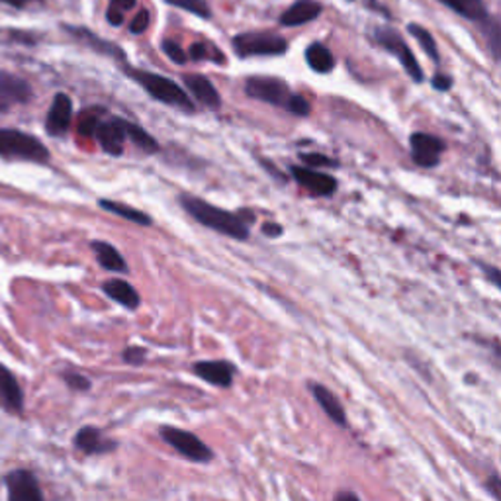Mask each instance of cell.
Returning a JSON list of instances; mask_svg holds the SVG:
<instances>
[{
    "mask_svg": "<svg viewBox=\"0 0 501 501\" xmlns=\"http://www.w3.org/2000/svg\"><path fill=\"white\" fill-rule=\"evenodd\" d=\"M3 3L10 5V6H16V8H22L30 3V0H3Z\"/></svg>",
    "mask_w": 501,
    "mask_h": 501,
    "instance_id": "obj_43",
    "label": "cell"
},
{
    "mask_svg": "<svg viewBox=\"0 0 501 501\" xmlns=\"http://www.w3.org/2000/svg\"><path fill=\"white\" fill-rule=\"evenodd\" d=\"M32 98V87L24 78L0 71V112H6L16 104H26Z\"/></svg>",
    "mask_w": 501,
    "mask_h": 501,
    "instance_id": "obj_11",
    "label": "cell"
},
{
    "mask_svg": "<svg viewBox=\"0 0 501 501\" xmlns=\"http://www.w3.org/2000/svg\"><path fill=\"white\" fill-rule=\"evenodd\" d=\"M163 51L169 59H173V63H179V65L187 63V54H184L182 47H179L175 42H163Z\"/></svg>",
    "mask_w": 501,
    "mask_h": 501,
    "instance_id": "obj_34",
    "label": "cell"
},
{
    "mask_svg": "<svg viewBox=\"0 0 501 501\" xmlns=\"http://www.w3.org/2000/svg\"><path fill=\"white\" fill-rule=\"evenodd\" d=\"M148 28H149V12L141 10L139 15L134 16V20L129 22V32L131 34H143Z\"/></svg>",
    "mask_w": 501,
    "mask_h": 501,
    "instance_id": "obj_35",
    "label": "cell"
},
{
    "mask_svg": "<svg viewBox=\"0 0 501 501\" xmlns=\"http://www.w3.org/2000/svg\"><path fill=\"white\" fill-rule=\"evenodd\" d=\"M148 349H145V347H139V345H129V347H126L124 349V353H122V359H124V363L126 364H129V366H141V364H145V361H148Z\"/></svg>",
    "mask_w": 501,
    "mask_h": 501,
    "instance_id": "obj_30",
    "label": "cell"
},
{
    "mask_svg": "<svg viewBox=\"0 0 501 501\" xmlns=\"http://www.w3.org/2000/svg\"><path fill=\"white\" fill-rule=\"evenodd\" d=\"M184 212L194 218L204 228L231 237L235 241H247L250 235V228L241 220L240 214L228 212V210L210 204L202 198H196L192 194H182L179 198Z\"/></svg>",
    "mask_w": 501,
    "mask_h": 501,
    "instance_id": "obj_1",
    "label": "cell"
},
{
    "mask_svg": "<svg viewBox=\"0 0 501 501\" xmlns=\"http://www.w3.org/2000/svg\"><path fill=\"white\" fill-rule=\"evenodd\" d=\"M124 128H126V136L134 141L143 153H155L157 149H159V143H157L141 126H136V124L124 120Z\"/></svg>",
    "mask_w": 501,
    "mask_h": 501,
    "instance_id": "obj_26",
    "label": "cell"
},
{
    "mask_svg": "<svg viewBox=\"0 0 501 501\" xmlns=\"http://www.w3.org/2000/svg\"><path fill=\"white\" fill-rule=\"evenodd\" d=\"M190 59H194V61L208 59V49H206L202 44L192 46V47H190Z\"/></svg>",
    "mask_w": 501,
    "mask_h": 501,
    "instance_id": "obj_41",
    "label": "cell"
},
{
    "mask_svg": "<svg viewBox=\"0 0 501 501\" xmlns=\"http://www.w3.org/2000/svg\"><path fill=\"white\" fill-rule=\"evenodd\" d=\"M306 61H308V65H310V67L315 73H329V71L333 69V65H335V59L332 56V51H329L322 44H312L306 49Z\"/></svg>",
    "mask_w": 501,
    "mask_h": 501,
    "instance_id": "obj_25",
    "label": "cell"
},
{
    "mask_svg": "<svg viewBox=\"0 0 501 501\" xmlns=\"http://www.w3.org/2000/svg\"><path fill=\"white\" fill-rule=\"evenodd\" d=\"M167 3L179 6L182 10H189L200 18H210V15H212V12H210V6L206 5V0H167Z\"/></svg>",
    "mask_w": 501,
    "mask_h": 501,
    "instance_id": "obj_29",
    "label": "cell"
},
{
    "mask_svg": "<svg viewBox=\"0 0 501 501\" xmlns=\"http://www.w3.org/2000/svg\"><path fill=\"white\" fill-rule=\"evenodd\" d=\"M73 445L77 451H81L87 456H97V455H108L114 453L118 448V443L110 437H107L98 427H81L77 431Z\"/></svg>",
    "mask_w": 501,
    "mask_h": 501,
    "instance_id": "obj_10",
    "label": "cell"
},
{
    "mask_svg": "<svg viewBox=\"0 0 501 501\" xmlns=\"http://www.w3.org/2000/svg\"><path fill=\"white\" fill-rule=\"evenodd\" d=\"M98 124H100L98 116L95 112H87V114H83L81 122H78V131H81L83 136H95Z\"/></svg>",
    "mask_w": 501,
    "mask_h": 501,
    "instance_id": "obj_33",
    "label": "cell"
},
{
    "mask_svg": "<svg viewBox=\"0 0 501 501\" xmlns=\"http://www.w3.org/2000/svg\"><path fill=\"white\" fill-rule=\"evenodd\" d=\"M184 85H187V88L204 104V107L212 108V110H218L221 107V98L210 78H206L202 75H189V77H184Z\"/></svg>",
    "mask_w": 501,
    "mask_h": 501,
    "instance_id": "obj_20",
    "label": "cell"
},
{
    "mask_svg": "<svg viewBox=\"0 0 501 501\" xmlns=\"http://www.w3.org/2000/svg\"><path fill=\"white\" fill-rule=\"evenodd\" d=\"M261 231H262V235H267L269 240H276V237H281L284 233V228L281 226V223L267 221V223H262Z\"/></svg>",
    "mask_w": 501,
    "mask_h": 501,
    "instance_id": "obj_37",
    "label": "cell"
},
{
    "mask_svg": "<svg viewBox=\"0 0 501 501\" xmlns=\"http://www.w3.org/2000/svg\"><path fill=\"white\" fill-rule=\"evenodd\" d=\"M433 87L437 90H448L453 87V78L448 75H443V73H437L433 77Z\"/></svg>",
    "mask_w": 501,
    "mask_h": 501,
    "instance_id": "obj_39",
    "label": "cell"
},
{
    "mask_svg": "<svg viewBox=\"0 0 501 501\" xmlns=\"http://www.w3.org/2000/svg\"><path fill=\"white\" fill-rule=\"evenodd\" d=\"M478 267L484 271V272H490V274H487V279H490V282L494 284V286H497L499 288V269L497 267H490V265H484V262H478Z\"/></svg>",
    "mask_w": 501,
    "mask_h": 501,
    "instance_id": "obj_40",
    "label": "cell"
},
{
    "mask_svg": "<svg viewBox=\"0 0 501 501\" xmlns=\"http://www.w3.org/2000/svg\"><path fill=\"white\" fill-rule=\"evenodd\" d=\"M294 180L310 190L315 196H333L337 190V180L332 175L320 173V170L310 169V167H292L290 169Z\"/></svg>",
    "mask_w": 501,
    "mask_h": 501,
    "instance_id": "obj_13",
    "label": "cell"
},
{
    "mask_svg": "<svg viewBox=\"0 0 501 501\" xmlns=\"http://www.w3.org/2000/svg\"><path fill=\"white\" fill-rule=\"evenodd\" d=\"M138 5V0H110L107 18L112 26H120L124 22L126 12Z\"/></svg>",
    "mask_w": 501,
    "mask_h": 501,
    "instance_id": "obj_28",
    "label": "cell"
},
{
    "mask_svg": "<svg viewBox=\"0 0 501 501\" xmlns=\"http://www.w3.org/2000/svg\"><path fill=\"white\" fill-rule=\"evenodd\" d=\"M102 292L129 312H136L141 306L139 292L124 279H108L102 284Z\"/></svg>",
    "mask_w": 501,
    "mask_h": 501,
    "instance_id": "obj_18",
    "label": "cell"
},
{
    "mask_svg": "<svg viewBox=\"0 0 501 501\" xmlns=\"http://www.w3.org/2000/svg\"><path fill=\"white\" fill-rule=\"evenodd\" d=\"M63 380L65 384L75 392H88L92 388V382L85 374H78V373H65Z\"/></svg>",
    "mask_w": 501,
    "mask_h": 501,
    "instance_id": "obj_31",
    "label": "cell"
},
{
    "mask_svg": "<svg viewBox=\"0 0 501 501\" xmlns=\"http://www.w3.org/2000/svg\"><path fill=\"white\" fill-rule=\"evenodd\" d=\"M8 487V501H44L42 487L30 470H15L5 478Z\"/></svg>",
    "mask_w": 501,
    "mask_h": 501,
    "instance_id": "obj_9",
    "label": "cell"
},
{
    "mask_svg": "<svg viewBox=\"0 0 501 501\" xmlns=\"http://www.w3.org/2000/svg\"><path fill=\"white\" fill-rule=\"evenodd\" d=\"M90 249L95 250L98 265H100L104 271L118 272V274H128V271H129L128 262H126V259L122 257L120 250H118L112 243L97 240V241H90Z\"/></svg>",
    "mask_w": 501,
    "mask_h": 501,
    "instance_id": "obj_19",
    "label": "cell"
},
{
    "mask_svg": "<svg viewBox=\"0 0 501 501\" xmlns=\"http://www.w3.org/2000/svg\"><path fill=\"white\" fill-rule=\"evenodd\" d=\"M445 6L455 10L456 15H460L466 20H484L487 16L486 6L482 0H441Z\"/></svg>",
    "mask_w": 501,
    "mask_h": 501,
    "instance_id": "obj_24",
    "label": "cell"
},
{
    "mask_svg": "<svg viewBox=\"0 0 501 501\" xmlns=\"http://www.w3.org/2000/svg\"><path fill=\"white\" fill-rule=\"evenodd\" d=\"M376 39L378 44L382 47H386L390 54H394L395 57H398V61L402 63V67L405 69V73L410 75L415 83H421L424 81V69L419 67V63L414 56V51L410 49V46H407L404 42V37L395 34L394 30H386V28H380L376 30Z\"/></svg>",
    "mask_w": 501,
    "mask_h": 501,
    "instance_id": "obj_7",
    "label": "cell"
},
{
    "mask_svg": "<svg viewBox=\"0 0 501 501\" xmlns=\"http://www.w3.org/2000/svg\"><path fill=\"white\" fill-rule=\"evenodd\" d=\"M286 39L267 32H247L233 39V47L241 57L259 56H282L286 51Z\"/></svg>",
    "mask_w": 501,
    "mask_h": 501,
    "instance_id": "obj_5",
    "label": "cell"
},
{
    "mask_svg": "<svg viewBox=\"0 0 501 501\" xmlns=\"http://www.w3.org/2000/svg\"><path fill=\"white\" fill-rule=\"evenodd\" d=\"M71 118H73V102L67 95L59 92V95H56L54 102H51L46 128L51 136H63L71 126Z\"/></svg>",
    "mask_w": 501,
    "mask_h": 501,
    "instance_id": "obj_17",
    "label": "cell"
},
{
    "mask_svg": "<svg viewBox=\"0 0 501 501\" xmlns=\"http://www.w3.org/2000/svg\"><path fill=\"white\" fill-rule=\"evenodd\" d=\"M245 92L250 98L274 104V107H286L292 97L288 85L274 77H250L245 83Z\"/></svg>",
    "mask_w": 501,
    "mask_h": 501,
    "instance_id": "obj_6",
    "label": "cell"
},
{
    "mask_svg": "<svg viewBox=\"0 0 501 501\" xmlns=\"http://www.w3.org/2000/svg\"><path fill=\"white\" fill-rule=\"evenodd\" d=\"M98 206L102 210H107V212L118 216V218H124L129 223H136V226H139V228L153 226V218L149 214L141 212V210H138L134 206H128V204H122V202H114V200H100Z\"/></svg>",
    "mask_w": 501,
    "mask_h": 501,
    "instance_id": "obj_22",
    "label": "cell"
},
{
    "mask_svg": "<svg viewBox=\"0 0 501 501\" xmlns=\"http://www.w3.org/2000/svg\"><path fill=\"white\" fill-rule=\"evenodd\" d=\"M302 159H304L310 169H315V167H335L337 163L329 159V157L325 155H318V153H312V155H302Z\"/></svg>",
    "mask_w": 501,
    "mask_h": 501,
    "instance_id": "obj_36",
    "label": "cell"
},
{
    "mask_svg": "<svg viewBox=\"0 0 501 501\" xmlns=\"http://www.w3.org/2000/svg\"><path fill=\"white\" fill-rule=\"evenodd\" d=\"M0 405L6 412L20 415L24 410V392L16 376L12 374L5 364H0Z\"/></svg>",
    "mask_w": 501,
    "mask_h": 501,
    "instance_id": "obj_16",
    "label": "cell"
},
{
    "mask_svg": "<svg viewBox=\"0 0 501 501\" xmlns=\"http://www.w3.org/2000/svg\"><path fill=\"white\" fill-rule=\"evenodd\" d=\"M192 374L216 388L228 390L233 384L237 366L230 361H198L192 364Z\"/></svg>",
    "mask_w": 501,
    "mask_h": 501,
    "instance_id": "obj_8",
    "label": "cell"
},
{
    "mask_svg": "<svg viewBox=\"0 0 501 501\" xmlns=\"http://www.w3.org/2000/svg\"><path fill=\"white\" fill-rule=\"evenodd\" d=\"M95 136L100 143V148L108 155H122L124 153V143H126V128L122 118H112L108 122H100Z\"/></svg>",
    "mask_w": 501,
    "mask_h": 501,
    "instance_id": "obj_15",
    "label": "cell"
},
{
    "mask_svg": "<svg viewBox=\"0 0 501 501\" xmlns=\"http://www.w3.org/2000/svg\"><path fill=\"white\" fill-rule=\"evenodd\" d=\"M333 501H361V497L354 494V492H349V490H343V492H337Z\"/></svg>",
    "mask_w": 501,
    "mask_h": 501,
    "instance_id": "obj_42",
    "label": "cell"
},
{
    "mask_svg": "<svg viewBox=\"0 0 501 501\" xmlns=\"http://www.w3.org/2000/svg\"><path fill=\"white\" fill-rule=\"evenodd\" d=\"M320 15H322V6L315 3V0H298L296 5L290 6L281 16V22H282V26L292 28V26L308 24V22L318 18Z\"/></svg>",
    "mask_w": 501,
    "mask_h": 501,
    "instance_id": "obj_21",
    "label": "cell"
},
{
    "mask_svg": "<svg viewBox=\"0 0 501 501\" xmlns=\"http://www.w3.org/2000/svg\"><path fill=\"white\" fill-rule=\"evenodd\" d=\"M0 155L6 159L47 163L49 151L37 138L18 129H0Z\"/></svg>",
    "mask_w": 501,
    "mask_h": 501,
    "instance_id": "obj_3",
    "label": "cell"
},
{
    "mask_svg": "<svg viewBox=\"0 0 501 501\" xmlns=\"http://www.w3.org/2000/svg\"><path fill=\"white\" fill-rule=\"evenodd\" d=\"M159 437L177 451L180 456L192 460L196 465H208L214 460V451L210 448L198 435L180 429V427H173V425H163L159 427Z\"/></svg>",
    "mask_w": 501,
    "mask_h": 501,
    "instance_id": "obj_4",
    "label": "cell"
},
{
    "mask_svg": "<svg viewBox=\"0 0 501 501\" xmlns=\"http://www.w3.org/2000/svg\"><path fill=\"white\" fill-rule=\"evenodd\" d=\"M486 490H490V494H492L496 499H499V494H501V478L497 476L496 472L492 474L490 478L486 480Z\"/></svg>",
    "mask_w": 501,
    "mask_h": 501,
    "instance_id": "obj_38",
    "label": "cell"
},
{
    "mask_svg": "<svg viewBox=\"0 0 501 501\" xmlns=\"http://www.w3.org/2000/svg\"><path fill=\"white\" fill-rule=\"evenodd\" d=\"M410 145H412V157L415 165L425 169L439 165L441 155L445 151L443 139L429 134H414L410 139Z\"/></svg>",
    "mask_w": 501,
    "mask_h": 501,
    "instance_id": "obj_12",
    "label": "cell"
},
{
    "mask_svg": "<svg viewBox=\"0 0 501 501\" xmlns=\"http://www.w3.org/2000/svg\"><path fill=\"white\" fill-rule=\"evenodd\" d=\"M308 392L313 395V400L318 402V405L323 410V414L333 421L335 425L339 427H347L349 421H347V414H345V407L341 405V402L337 400V395L329 390L327 386L320 384V382H313L310 380L308 382Z\"/></svg>",
    "mask_w": 501,
    "mask_h": 501,
    "instance_id": "obj_14",
    "label": "cell"
},
{
    "mask_svg": "<svg viewBox=\"0 0 501 501\" xmlns=\"http://www.w3.org/2000/svg\"><path fill=\"white\" fill-rule=\"evenodd\" d=\"M67 30H69L73 36L81 37L83 42H87L92 49L100 51V54L110 56V57H116V59H120V61H126V56H124V51H122L120 47L114 46V44L104 42V39L97 37L92 32H88V30H85V28H67Z\"/></svg>",
    "mask_w": 501,
    "mask_h": 501,
    "instance_id": "obj_23",
    "label": "cell"
},
{
    "mask_svg": "<svg viewBox=\"0 0 501 501\" xmlns=\"http://www.w3.org/2000/svg\"><path fill=\"white\" fill-rule=\"evenodd\" d=\"M286 110L288 112H292L296 116H308L312 107H310V102L304 98V97H300V95H292L286 104Z\"/></svg>",
    "mask_w": 501,
    "mask_h": 501,
    "instance_id": "obj_32",
    "label": "cell"
},
{
    "mask_svg": "<svg viewBox=\"0 0 501 501\" xmlns=\"http://www.w3.org/2000/svg\"><path fill=\"white\" fill-rule=\"evenodd\" d=\"M407 30H410V34L417 39L419 46L424 47L427 57L433 59L435 63H439L441 56H439V49H437V44H435L433 36L425 28H421V26H417V24H410V26H407Z\"/></svg>",
    "mask_w": 501,
    "mask_h": 501,
    "instance_id": "obj_27",
    "label": "cell"
},
{
    "mask_svg": "<svg viewBox=\"0 0 501 501\" xmlns=\"http://www.w3.org/2000/svg\"><path fill=\"white\" fill-rule=\"evenodd\" d=\"M128 73L136 83H139L145 90H148L155 100L170 104V107H179L184 112H194V104L189 98L187 92H184L177 83L170 81V78L148 73V71H138V69H128Z\"/></svg>",
    "mask_w": 501,
    "mask_h": 501,
    "instance_id": "obj_2",
    "label": "cell"
}]
</instances>
